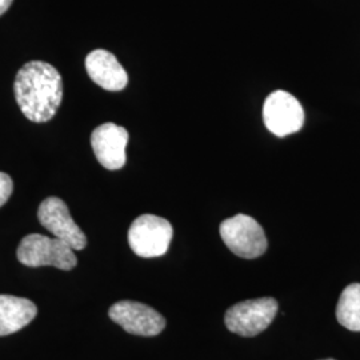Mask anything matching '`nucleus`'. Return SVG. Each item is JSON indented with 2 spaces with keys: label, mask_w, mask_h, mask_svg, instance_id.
<instances>
[{
  "label": "nucleus",
  "mask_w": 360,
  "mask_h": 360,
  "mask_svg": "<svg viewBox=\"0 0 360 360\" xmlns=\"http://www.w3.org/2000/svg\"><path fill=\"white\" fill-rule=\"evenodd\" d=\"M86 68L94 83L107 91H122L129 83V75L115 55L105 50H95L86 58Z\"/></svg>",
  "instance_id": "9d476101"
},
{
  "label": "nucleus",
  "mask_w": 360,
  "mask_h": 360,
  "mask_svg": "<svg viewBox=\"0 0 360 360\" xmlns=\"http://www.w3.org/2000/svg\"><path fill=\"white\" fill-rule=\"evenodd\" d=\"M13 183L10 175L0 172V207L4 206L13 193Z\"/></svg>",
  "instance_id": "ddd939ff"
},
{
  "label": "nucleus",
  "mask_w": 360,
  "mask_h": 360,
  "mask_svg": "<svg viewBox=\"0 0 360 360\" xmlns=\"http://www.w3.org/2000/svg\"><path fill=\"white\" fill-rule=\"evenodd\" d=\"M129 132L115 123H104L91 134V146L98 162L107 169H120L126 165Z\"/></svg>",
  "instance_id": "1a4fd4ad"
},
{
  "label": "nucleus",
  "mask_w": 360,
  "mask_h": 360,
  "mask_svg": "<svg viewBox=\"0 0 360 360\" xmlns=\"http://www.w3.org/2000/svg\"><path fill=\"white\" fill-rule=\"evenodd\" d=\"M174 236L169 221L155 215L135 219L129 230L131 250L141 257H158L167 252Z\"/></svg>",
  "instance_id": "39448f33"
},
{
  "label": "nucleus",
  "mask_w": 360,
  "mask_h": 360,
  "mask_svg": "<svg viewBox=\"0 0 360 360\" xmlns=\"http://www.w3.org/2000/svg\"><path fill=\"white\" fill-rule=\"evenodd\" d=\"M274 297H259L240 302L226 312L224 323L233 334L251 338L263 333L278 314Z\"/></svg>",
  "instance_id": "20e7f679"
},
{
  "label": "nucleus",
  "mask_w": 360,
  "mask_h": 360,
  "mask_svg": "<svg viewBox=\"0 0 360 360\" xmlns=\"http://www.w3.org/2000/svg\"><path fill=\"white\" fill-rule=\"evenodd\" d=\"M13 92L16 103L28 120L46 123L62 103L63 79L50 63L28 62L16 74Z\"/></svg>",
  "instance_id": "f257e3e1"
},
{
  "label": "nucleus",
  "mask_w": 360,
  "mask_h": 360,
  "mask_svg": "<svg viewBox=\"0 0 360 360\" xmlns=\"http://www.w3.org/2000/svg\"><path fill=\"white\" fill-rule=\"evenodd\" d=\"M13 1V0H0V16L10 8Z\"/></svg>",
  "instance_id": "4468645a"
},
{
  "label": "nucleus",
  "mask_w": 360,
  "mask_h": 360,
  "mask_svg": "<svg viewBox=\"0 0 360 360\" xmlns=\"http://www.w3.org/2000/svg\"><path fill=\"white\" fill-rule=\"evenodd\" d=\"M321 360H335V359H321Z\"/></svg>",
  "instance_id": "2eb2a0df"
},
{
  "label": "nucleus",
  "mask_w": 360,
  "mask_h": 360,
  "mask_svg": "<svg viewBox=\"0 0 360 360\" xmlns=\"http://www.w3.org/2000/svg\"><path fill=\"white\" fill-rule=\"evenodd\" d=\"M37 314L35 303L26 297L0 295V336L20 331L34 321Z\"/></svg>",
  "instance_id": "9b49d317"
},
{
  "label": "nucleus",
  "mask_w": 360,
  "mask_h": 360,
  "mask_svg": "<svg viewBox=\"0 0 360 360\" xmlns=\"http://www.w3.org/2000/svg\"><path fill=\"white\" fill-rule=\"evenodd\" d=\"M336 319L349 331H360V284L347 285L339 297Z\"/></svg>",
  "instance_id": "f8f14e48"
},
{
  "label": "nucleus",
  "mask_w": 360,
  "mask_h": 360,
  "mask_svg": "<svg viewBox=\"0 0 360 360\" xmlns=\"http://www.w3.org/2000/svg\"><path fill=\"white\" fill-rule=\"evenodd\" d=\"M38 218L40 224L51 232L53 238L63 240L75 251L86 248L87 238L71 218L68 207L62 199L56 196L44 199L39 206Z\"/></svg>",
  "instance_id": "0eeeda50"
},
{
  "label": "nucleus",
  "mask_w": 360,
  "mask_h": 360,
  "mask_svg": "<svg viewBox=\"0 0 360 360\" xmlns=\"http://www.w3.org/2000/svg\"><path fill=\"white\" fill-rule=\"evenodd\" d=\"M74 248L58 238H49L40 233H31L22 239L18 247V259L27 267L51 266L59 270L70 271L77 267Z\"/></svg>",
  "instance_id": "f03ea898"
},
{
  "label": "nucleus",
  "mask_w": 360,
  "mask_h": 360,
  "mask_svg": "<svg viewBox=\"0 0 360 360\" xmlns=\"http://www.w3.org/2000/svg\"><path fill=\"white\" fill-rule=\"evenodd\" d=\"M108 315L129 334L155 336L166 327V319L158 311L139 302H117L110 309Z\"/></svg>",
  "instance_id": "6e6552de"
},
{
  "label": "nucleus",
  "mask_w": 360,
  "mask_h": 360,
  "mask_svg": "<svg viewBox=\"0 0 360 360\" xmlns=\"http://www.w3.org/2000/svg\"><path fill=\"white\" fill-rule=\"evenodd\" d=\"M220 236L235 255L245 259L262 257L267 250V238L262 226L245 214L221 221Z\"/></svg>",
  "instance_id": "7ed1b4c3"
},
{
  "label": "nucleus",
  "mask_w": 360,
  "mask_h": 360,
  "mask_svg": "<svg viewBox=\"0 0 360 360\" xmlns=\"http://www.w3.org/2000/svg\"><path fill=\"white\" fill-rule=\"evenodd\" d=\"M263 119L266 127L276 136L297 132L304 123V111L294 95L283 90L274 91L264 102Z\"/></svg>",
  "instance_id": "423d86ee"
}]
</instances>
